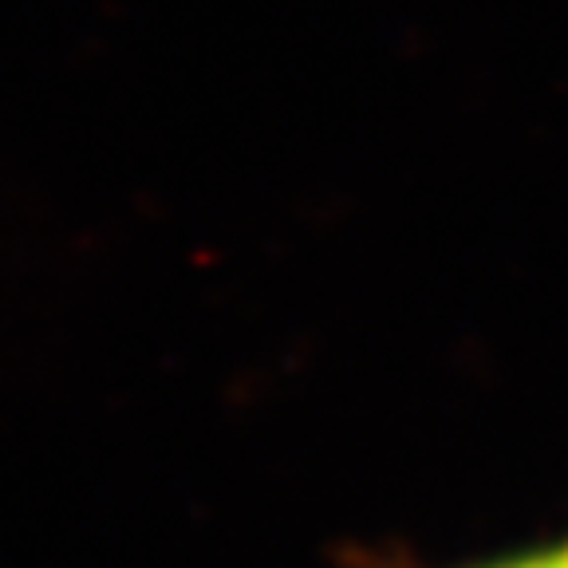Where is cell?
<instances>
[{
	"label": "cell",
	"instance_id": "cell-1",
	"mask_svg": "<svg viewBox=\"0 0 568 568\" xmlns=\"http://www.w3.org/2000/svg\"><path fill=\"white\" fill-rule=\"evenodd\" d=\"M494 568H568V541L557 545V549L529 552V557L506 560V565H494Z\"/></svg>",
	"mask_w": 568,
	"mask_h": 568
}]
</instances>
